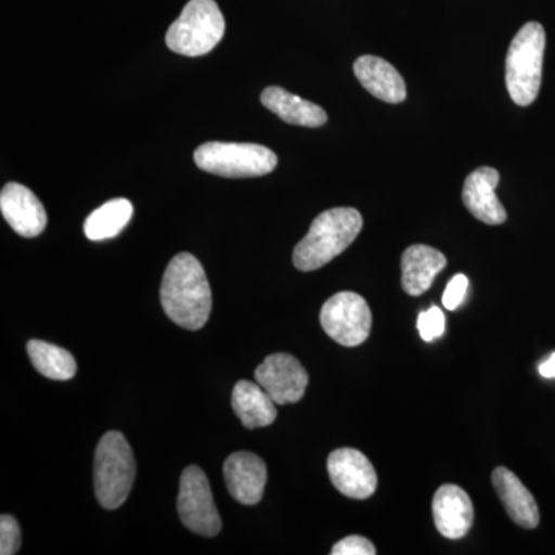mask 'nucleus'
I'll return each mask as SVG.
<instances>
[{"mask_svg":"<svg viewBox=\"0 0 555 555\" xmlns=\"http://www.w3.org/2000/svg\"><path fill=\"white\" fill-rule=\"evenodd\" d=\"M433 516L441 535L452 540L462 539L473 528V500L460 486H440L434 495Z\"/></svg>","mask_w":555,"mask_h":555,"instance_id":"nucleus-13","label":"nucleus"},{"mask_svg":"<svg viewBox=\"0 0 555 555\" xmlns=\"http://www.w3.org/2000/svg\"><path fill=\"white\" fill-rule=\"evenodd\" d=\"M447 264V257L437 248L425 244L408 247L401 257V287L411 297H420Z\"/></svg>","mask_w":555,"mask_h":555,"instance_id":"nucleus-16","label":"nucleus"},{"mask_svg":"<svg viewBox=\"0 0 555 555\" xmlns=\"http://www.w3.org/2000/svg\"><path fill=\"white\" fill-rule=\"evenodd\" d=\"M255 378L278 406L298 403L309 385V375L302 364L283 352L266 358L255 371Z\"/></svg>","mask_w":555,"mask_h":555,"instance_id":"nucleus-9","label":"nucleus"},{"mask_svg":"<svg viewBox=\"0 0 555 555\" xmlns=\"http://www.w3.org/2000/svg\"><path fill=\"white\" fill-rule=\"evenodd\" d=\"M327 473L335 488L349 499L366 500L377 491V470L358 449L341 448L332 452Z\"/></svg>","mask_w":555,"mask_h":555,"instance_id":"nucleus-10","label":"nucleus"},{"mask_svg":"<svg viewBox=\"0 0 555 555\" xmlns=\"http://www.w3.org/2000/svg\"><path fill=\"white\" fill-rule=\"evenodd\" d=\"M133 217V204L129 199L108 201L96 208L83 224V232L90 241H105L118 236Z\"/></svg>","mask_w":555,"mask_h":555,"instance_id":"nucleus-20","label":"nucleus"},{"mask_svg":"<svg viewBox=\"0 0 555 555\" xmlns=\"http://www.w3.org/2000/svg\"><path fill=\"white\" fill-rule=\"evenodd\" d=\"M545 46V28L539 22H529L520 28L507 50V93L520 107H528L539 96Z\"/></svg>","mask_w":555,"mask_h":555,"instance_id":"nucleus-3","label":"nucleus"},{"mask_svg":"<svg viewBox=\"0 0 555 555\" xmlns=\"http://www.w3.org/2000/svg\"><path fill=\"white\" fill-rule=\"evenodd\" d=\"M160 305L167 317L188 331L206 326L211 312V288L206 272L192 254L171 259L160 284Z\"/></svg>","mask_w":555,"mask_h":555,"instance_id":"nucleus-1","label":"nucleus"},{"mask_svg":"<svg viewBox=\"0 0 555 555\" xmlns=\"http://www.w3.org/2000/svg\"><path fill=\"white\" fill-rule=\"evenodd\" d=\"M418 332L425 341H434V339L441 337L444 334V321L443 312L440 309L430 308L427 312L420 313L418 317Z\"/></svg>","mask_w":555,"mask_h":555,"instance_id":"nucleus-23","label":"nucleus"},{"mask_svg":"<svg viewBox=\"0 0 555 555\" xmlns=\"http://www.w3.org/2000/svg\"><path fill=\"white\" fill-rule=\"evenodd\" d=\"M261 102L266 108L292 126L315 129L327 122V113L320 105L295 96L281 87H269L262 91Z\"/></svg>","mask_w":555,"mask_h":555,"instance_id":"nucleus-18","label":"nucleus"},{"mask_svg":"<svg viewBox=\"0 0 555 555\" xmlns=\"http://www.w3.org/2000/svg\"><path fill=\"white\" fill-rule=\"evenodd\" d=\"M21 550V529L16 518L3 514L0 517V554L14 555Z\"/></svg>","mask_w":555,"mask_h":555,"instance_id":"nucleus-22","label":"nucleus"},{"mask_svg":"<svg viewBox=\"0 0 555 555\" xmlns=\"http://www.w3.org/2000/svg\"><path fill=\"white\" fill-rule=\"evenodd\" d=\"M232 408L247 429L272 425L276 420V403L257 383L241 379L233 387Z\"/></svg>","mask_w":555,"mask_h":555,"instance_id":"nucleus-19","label":"nucleus"},{"mask_svg":"<svg viewBox=\"0 0 555 555\" xmlns=\"http://www.w3.org/2000/svg\"><path fill=\"white\" fill-rule=\"evenodd\" d=\"M178 513L182 524L195 534L215 537L222 521L215 506L210 483L198 466L185 467L179 483Z\"/></svg>","mask_w":555,"mask_h":555,"instance_id":"nucleus-8","label":"nucleus"},{"mask_svg":"<svg viewBox=\"0 0 555 555\" xmlns=\"http://www.w3.org/2000/svg\"><path fill=\"white\" fill-rule=\"evenodd\" d=\"M225 485L230 495L241 505H257L264 495L268 467L251 452H235L224 463Z\"/></svg>","mask_w":555,"mask_h":555,"instance_id":"nucleus-12","label":"nucleus"},{"mask_svg":"<svg viewBox=\"0 0 555 555\" xmlns=\"http://www.w3.org/2000/svg\"><path fill=\"white\" fill-rule=\"evenodd\" d=\"M499 181V171L492 167H480L466 178L465 185H463L465 207L474 218L485 224H503L507 218L505 207L495 195Z\"/></svg>","mask_w":555,"mask_h":555,"instance_id":"nucleus-14","label":"nucleus"},{"mask_svg":"<svg viewBox=\"0 0 555 555\" xmlns=\"http://www.w3.org/2000/svg\"><path fill=\"white\" fill-rule=\"evenodd\" d=\"M225 21L215 0H190L166 35L167 47L182 56L198 57L221 42Z\"/></svg>","mask_w":555,"mask_h":555,"instance_id":"nucleus-5","label":"nucleus"},{"mask_svg":"<svg viewBox=\"0 0 555 555\" xmlns=\"http://www.w3.org/2000/svg\"><path fill=\"white\" fill-rule=\"evenodd\" d=\"M363 229V217L356 208L338 207L313 219L308 235L294 250L295 268L312 272L341 255Z\"/></svg>","mask_w":555,"mask_h":555,"instance_id":"nucleus-2","label":"nucleus"},{"mask_svg":"<svg viewBox=\"0 0 555 555\" xmlns=\"http://www.w3.org/2000/svg\"><path fill=\"white\" fill-rule=\"evenodd\" d=\"M137 463L129 441L118 430L101 438L94 455V492L105 509H118L129 499Z\"/></svg>","mask_w":555,"mask_h":555,"instance_id":"nucleus-4","label":"nucleus"},{"mask_svg":"<svg viewBox=\"0 0 555 555\" xmlns=\"http://www.w3.org/2000/svg\"><path fill=\"white\" fill-rule=\"evenodd\" d=\"M467 278L463 275V273H459L449 281L447 291H444L443 295V306L448 310H455L462 305L463 298H465L467 291Z\"/></svg>","mask_w":555,"mask_h":555,"instance_id":"nucleus-25","label":"nucleus"},{"mask_svg":"<svg viewBox=\"0 0 555 555\" xmlns=\"http://www.w3.org/2000/svg\"><path fill=\"white\" fill-rule=\"evenodd\" d=\"M0 210L14 232L36 238L47 228V211L38 196L25 185L9 182L0 193Z\"/></svg>","mask_w":555,"mask_h":555,"instance_id":"nucleus-11","label":"nucleus"},{"mask_svg":"<svg viewBox=\"0 0 555 555\" xmlns=\"http://www.w3.org/2000/svg\"><path fill=\"white\" fill-rule=\"evenodd\" d=\"M324 332L345 347L363 345L371 335L372 312L356 292H339L324 302L320 313Z\"/></svg>","mask_w":555,"mask_h":555,"instance_id":"nucleus-7","label":"nucleus"},{"mask_svg":"<svg viewBox=\"0 0 555 555\" xmlns=\"http://www.w3.org/2000/svg\"><path fill=\"white\" fill-rule=\"evenodd\" d=\"M361 86L378 100L400 104L406 100V83L392 64L378 56H361L353 64Z\"/></svg>","mask_w":555,"mask_h":555,"instance_id":"nucleus-17","label":"nucleus"},{"mask_svg":"<svg viewBox=\"0 0 555 555\" xmlns=\"http://www.w3.org/2000/svg\"><path fill=\"white\" fill-rule=\"evenodd\" d=\"M492 485L514 524L525 529H535L539 526L540 511L535 499L516 474L511 473L507 467H495Z\"/></svg>","mask_w":555,"mask_h":555,"instance_id":"nucleus-15","label":"nucleus"},{"mask_svg":"<svg viewBox=\"0 0 555 555\" xmlns=\"http://www.w3.org/2000/svg\"><path fill=\"white\" fill-rule=\"evenodd\" d=\"M540 375L545 378H555V353L547 358L545 363L540 364Z\"/></svg>","mask_w":555,"mask_h":555,"instance_id":"nucleus-26","label":"nucleus"},{"mask_svg":"<svg viewBox=\"0 0 555 555\" xmlns=\"http://www.w3.org/2000/svg\"><path fill=\"white\" fill-rule=\"evenodd\" d=\"M193 158L201 170L222 178L264 177L278 166L272 150L244 142H206Z\"/></svg>","mask_w":555,"mask_h":555,"instance_id":"nucleus-6","label":"nucleus"},{"mask_svg":"<svg viewBox=\"0 0 555 555\" xmlns=\"http://www.w3.org/2000/svg\"><path fill=\"white\" fill-rule=\"evenodd\" d=\"M332 555H375L374 543L367 540L366 537L349 535L346 539L339 540L337 545L332 547Z\"/></svg>","mask_w":555,"mask_h":555,"instance_id":"nucleus-24","label":"nucleus"},{"mask_svg":"<svg viewBox=\"0 0 555 555\" xmlns=\"http://www.w3.org/2000/svg\"><path fill=\"white\" fill-rule=\"evenodd\" d=\"M27 350L33 366L43 377L65 382V379L75 377L76 371H78L75 357L60 346L40 341V339H30Z\"/></svg>","mask_w":555,"mask_h":555,"instance_id":"nucleus-21","label":"nucleus"}]
</instances>
